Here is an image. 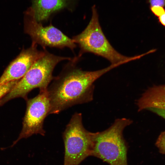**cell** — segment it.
<instances>
[{"instance_id": "16", "label": "cell", "mask_w": 165, "mask_h": 165, "mask_svg": "<svg viewBox=\"0 0 165 165\" xmlns=\"http://www.w3.org/2000/svg\"><path fill=\"white\" fill-rule=\"evenodd\" d=\"M159 22L165 27V12L161 16L159 17Z\"/></svg>"}, {"instance_id": "14", "label": "cell", "mask_w": 165, "mask_h": 165, "mask_svg": "<svg viewBox=\"0 0 165 165\" xmlns=\"http://www.w3.org/2000/svg\"><path fill=\"white\" fill-rule=\"evenodd\" d=\"M150 7L155 6H160L163 7L165 6V0H148Z\"/></svg>"}, {"instance_id": "2", "label": "cell", "mask_w": 165, "mask_h": 165, "mask_svg": "<svg viewBox=\"0 0 165 165\" xmlns=\"http://www.w3.org/2000/svg\"><path fill=\"white\" fill-rule=\"evenodd\" d=\"M72 59L53 55L46 50L45 54L35 61L25 75L0 100V106L16 97L27 100L28 94L35 88H38L39 90H47L54 78L52 73L56 65L62 61Z\"/></svg>"}, {"instance_id": "4", "label": "cell", "mask_w": 165, "mask_h": 165, "mask_svg": "<svg viewBox=\"0 0 165 165\" xmlns=\"http://www.w3.org/2000/svg\"><path fill=\"white\" fill-rule=\"evenodd\" d=\"M132 123V121L128 119H117L106 130L96 132L91 156L110 165H127V148L123 132Z\"/></svg>"}, {"instance_id": "1", "label": "cell", "mask_w": 165, "mask_h": 165, "mask_svg": "<svg viewBox=\"0 0 165 165\" xmlns=\"http://www.w3.org/2000/svg\"><path fill=\"white\" fill-rule=\"evenodd\" d=\"M79 58L72 59L48 86L50 114H58L75 105L92 101L94 82L105 73L123 64L120 62L98 70L84 71L76 66Z\"/></svg>"}, {"instance_id": "12", "label": "cell", "mask_w": 165, "mask_h": 165, "mask_svg": "<svg viewBox=\"0 0 165 165\" xmlns=\"http://www.w3.org/2000/svg\"><path fill=\"white\" fill-rule=\"evenodd\" d=\"M156 144L161 150L165 152V131L162 132L159 135Z\"/></svg>"}, {"instance_id": "9", "label": "cell", "mask_w": 165, "mask_h": 165, "mask_svg": "<svg viewBox=\"0 0 165 165\" xmlns=\"http://www.w3.org/2000/svg\"><path fill=\"white\" fill-rule=\"evenodd\" d=\"M76 0H33L31 8L36 20L41 23L51 15L64 9H72Z\"/></svg>"}, {"instance_id": "11", "label": "cell", "mask_w": 165, "mask_h": 165, "mask_svg": "<svg viewBox=\"0 0 165 165\" xmlns=\"http://www.w3.org/2000/svg\"><path fill=\"white\" fill-rule=\"evenodd\" d=\"M20 80L0 85V100L9 92Z\"/></svg>"}, {"instance_id": "13", "label": "cell", "mask_w": 165, "mask_h": 165, "mask_svg": "<svg viewBox=\"0 0 165 165\" xmlns=\"http://www.w3.org/2000/svg\"><path fill=\"white\" fill-rule=\"evenodd\" d=\"M152 12L154 15L159 17L162 15L165 12L163 7L160 6H155L150 7Z\"/></svg>"}, {"instance_id": "5", "label": "cell", "mask_w": 165, "mask_h": 165, "mask_svg": "<svg viewBox=\"0 0 165 165\" xmlns=\"http://www.w3.org/2000/svg\"><path fill=\"white\" fill-rule=\"evenodd\" d=\"M96 134L84 128L81 113H75L63 133L65 149L64 165H79L91 156Z\"/></svg>"}, {"instance_id": "10", "label": "cell", "mask_w": 165, "mask_h": 165, "mask_svg": "<svg viewBox=\"0 0 165 165\" xmlns=\"http://www.w3.org/2000/svg\"><path fill=\"white\" fill-rule=\"evenodd\" d=\"M138 111L153 108L165 109V84L149 87L137 101Z\"/></svg>"}, {"instance_id": "7", "label": "cell", "mask_w": 165, "mask_h": 165, "mask_svg": "<svg viewBox=\"0 0 165 165\" xmlns=\"http://www.w3.org/2000/svg\"><path fill=\"white\" fill-rule=\"evenodd\" d=\"M25 30L31 37L32 43L39 44L44 49L46 46L62 49L65 47L73 50L76 45L72 39L68 37L51 24L44 27L35 19L30 9L27 11Z\"/></svg>"}, {"instance_id": "3", "label": "cell", "mask_w": 165, "mask_h": 165, "mask_svg": "<svg viewBox=\"0 0 165 165\" xmlns=\"http://www.w3.org/2000/svg\"><path fill=\"white\" fill-rule=\"evenodd\" d=\"M92 13L91 18L85 30L72 38L80 48L79 57L84 53H90L105 58L111 64H115L139 59L146 55L145 53L128 57L118 52L110 44L102 31L95 6L92 7Z\"/></svg>"}, {"instance_id": "6", "label": "cell", "mask_w": 165, "mask_h": 165, "mask_svg": "<svg viewBox=\"0 0 165 165\" xmlns=\"http://www.w3.org/2000/svg\"><path fill=\"white\" fill-rule=\"evenodd\" d=\"M26 101L27 107L23 118V126L18 138L10 147L14 146L20 139L27 138L34 134L45 135L43 128L44 120L50 114V105L47 89L39 90L35 97Z\"/></svg>"}, {"instance_id": "8", "label": "cell", "mask_w": 165, "mask_h": 165, "mask_svg": "<svg viewBox=\"0 0 165 165\" xmlns=\"http://www.w3.org/2000/svg\"><path fill=\"white\" fill-rule=\"evenodd\" d=\"M37 45L32 43L11 62L0 77V85L21 79L35 61L45 54L46 50H39Z\"/></svg>"}, {"instance_id": "15", "label": "cell", "mask_w": 165, "mask_h": 165, "mask_svg": "<svg viewBox=\"0 0 165 165\" xmlns=\"http://www.w3.org/2000/svg\"><path fill=\"white\" fill-rule=\"evenodd\" d=\"M148 110L156 114L158 116L165 119V109L162 108H153Z\"/></svg>"}]
</instances>
